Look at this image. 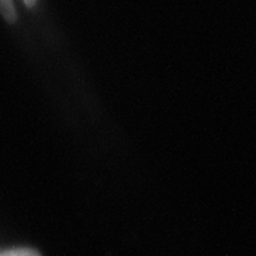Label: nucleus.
Returning <instances> with one entry per match:
<instances>
[{"label": "nucleus", "instance_id": "nucleus-2", "mask_svg": "<svg viewBox=\"0 0 256 256\" xmlns=\"http://www.w3.org/2000/svg\"><path fill=\"white\" fill-rule=\"evenodd\" d=\"M0 256H40L36 250L33 249H26V248H20V249H10L0 252Z\"/></svg>", "mask_w": 256, "mask_h": 256}, {"label": "nucleus", "instance_id": "nucleus-1", "mask_svg": "<svg viewBox=\"0 0 256 256\" xmlns=\"http://www.w3.org/2000/svg\"><path fill=\"white\" fill-rule=\"evenodd\" d=\"M0 14L8 23H14L16 22V10L13 6L12 0H0Z\"/></svg>", "mask_w": 256, "mask_h": 256}, {"label": "nucleus", "instance_id": "nucleus-3", "mask_svg": "<svg viewBox=\"0 0 256 256\" xmlns=\"http://www.w3.org/2000/svg\"><path fill=\"white\" fill-rule=\"evenodd\" d=\"M23 2H24V4H26V6H28V8H33V6L36 4L37 0H23Z\"/></svg>", "mask_w": 256, "mask_h": 256}]
</instances>
